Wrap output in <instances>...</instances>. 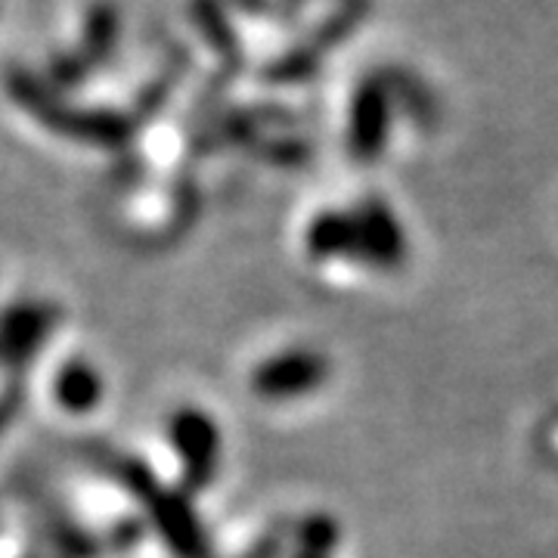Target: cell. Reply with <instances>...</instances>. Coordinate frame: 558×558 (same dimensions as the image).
<instances>
[{
    "label": "cell",
    "instance_id": "1",
    "mask_svg": "<svg viewBox=\"0 0 558 558\" xmlns=\"http://www.w3.org/2000/svg\"><path fill=\"white\" fill-rule=\"evenodd\" d=\"M10 94L35 119L44 121L50 131L65 134V137L97 143V146H121L128 140V134H131V124L121 116H112V112H84V109H75V106H65L50 90H44L40 84L25 78V75H13L10 78Z\"/></svg>",
    "mask_w": 558,
    "mask_h": 558
},
{
    "label": "cell",
    "instance_id": "2",
    "mask_svg": "<svg viewBox=\"0 0 558 558\" xmlns=\"http://www.w3.org/2000/svg\"><path fill=\"white\" fill-rule=\"evenodd\" d=\"M171 435H174L190 481L202 484L215 469V425L196 410H186L174 418Z\"/></svg>",
    "mask_w": 558,
    "mask_h": 558
},
{
    "label": "cell",
    "instance_id": "3",
    "mask_svg": "<svg viewBox=\"0 0 558 558\" xmlns=\"http://www.w3.org/2000/svg\"><path fill=\"white\" fill-rule=\"evenodd\" d=\"M102 395L100 376L87 363H69L57 376V400L69 413H90Z\"/></svg>",
    "mask_w": 558,
    "mask_h": 558
},
{
    "label": "cell",
    "instance_id": "4",
    "mask_svg": "<svg viewBox=\"0 0 558 558\" xmlns=\"http://www.w3.org/2000/svg\"><path fill=\"white\" fill-rule=\"evenodd\" d=\"M119 40V13L116 7L109 3H97L87 16V25H84V53L90 60H100L106 57Z\"/></svg>",
    "mask_w": 558,
    "mask_h": 558
},
{
    "label": "cell",
    "instance_id": "5",
    "mask_svg": "<svg viewBox=\"0 0 558 558\" xmlns=\"http://www.w3.org/2000/svg\"><path fill=\"white\" fill-rule=\"evenodd\" d=\"M20 388L16 391H7V395H0V432L10 425V418L16 416V410H20Z\"/></svg>",
    "mask_w": 558,
    "mask_h": 558
}]
</instances>
